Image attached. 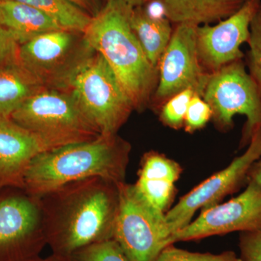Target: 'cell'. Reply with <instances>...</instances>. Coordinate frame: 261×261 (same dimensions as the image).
I'll list each match as a JSON object with an SVG mask.
<instances>
[{
	"label": "cell",
	"instance_id": "obj_5",
	"mask_svg": "<svg viewBox=\"0 0 261 261\" xmlns=\"http://www.w3.org/2000/svg\"><path fill=\"white\" fill-rule=\"evenodd\" d=\"M11 120L55 148L92 140L101 135L66 89H41L15 111Z\"/></svg>",
	"mask_w": 261,
	"mask_h": 261
},
{
	"label": "cell",
	"instance_id": "obj_2",
	"mask_svg": "<svg viewBox=\"0 0 261 261\" xmlns=\"http://www.w3.org/2000/svg\"><path fill=\"white\" fill-rule=\"evenodd\" d=\"M130 146L116 135L62 146L38 154L24 174L23 189L39 197L86 178L125 182Z\"/></svg>",
	"mask_w": 261,
	"mask_h": 261
},
{
	"label": "cell",
	"instance_id": "obj_12",
	"mask_svg": "<svg viewBox=\"0 0 261 261\" xmlns=\"http://www.w3.org/2000/svg\"><path fill=\"white\" fill-rule=\"evenodd\" d=\"M260 159L261 128L252 137L248 148L242 155L233 159L227 167L215 173L184 196L166 214V222L172 235L190 224L199 209L216 205L225 196L238 190L248 178L252 165Z\"/></svg>",
	"mask_w": 261,
	"mask_h": 261
},
{
	"label": "cell",
	"instance_id": "obj_30",
	"mask_svg": "<svg viewBox=\"0 0 261 261\" xmlns=\"http://www.w3.org/2000/svg\"><path fill=\"white\" fill-rule=\"evenodd\" d=\"M32 261H73L70 257L62 256V255L51 254V255L47 257H39L36 260Z\"/></svg>",
	"mask_w": 261,
	"mask_h": 261
},
{
	"label": "cell",
	"instance_id": "obj_17",
	"mask_svg": "<svg viewBox=\"0 0 261 261\" xmlns=\"http://www.w3.org/2000/svg\"><path fill=\"white\" fill-rule=\"evenodd\" d=\"M0 24L19 45L46 33L65 29L44 12L15 0L0 2Z\"/></svg>",
	"mask_w": 261,
	"mask_h": 261
},
{
	"label": "cell",
	"instance_id": "obj_3",
	"mask_svg": "<svg viewBox=\"0 0 261 261\" xmlns=\"http://www.w3.org/2000/svg\"><path fill=\"white\" fill-rule=\"evenodd\" d=\"M132 9L123 0H110L92 17L83 34L89 47L112 68L135 110H142L149 102L159 72L132 30Z\"/></svg>",
	"mask_w": 261,
	"mask_h": 261
},
{
	"label": "cell",
	"instance_id": "obj_11",
	"mask_svg": "<svg viewBox=\"0 0 261 261\" xmlns=\"http://www.w3.org/2000/svg\"><path fill=\"white\" fill-rule=\"evenodd\" d=\"M261 231V185L249 179L246 190L223 204L202 209L200 216L173 233L169 245L235 231Z\"/></svg>",
	"mask_w": 261,
	"mask_h": 261
},
{
	"label": "cell",
	"instance_id": "obj_8",
	"mask_svg": "<svg viewBox=\"0 0 261 261\" xmlns=\"http://www.w3.org/2000/svg\"><path fill=\"white\" fill-rule=\"evenodd\" d=\"M47 245L39 197L23 189H0V261H32Z\"/></svg>",
	"mask_w": 261,
	"mask_h": 261
},
{
	"label": "cell",
	"instance_id": "obj_26",
	"mask_svg": "<svg viewBox=\"0 0 261 261\" xmlns=\"http://www.w3.org/2000/svg\"><path fill=\"white\" fill-rule=\"evenodd\" d=\"M239 247L241 261H261V231L241 232Z\"/></svg>",
	"mask_w": 261,
	"mask_h": 261
},
{
	"label": "cell",
	"instance_id": "obj_4",
	"mask_svg": "<svg viewBox=\"0 0 261 261\" xmlns=\"http://www.w3.org/2000/svg\"><path fill=\"white\" fill-rule=\"evenodd\" d=\"M65 89L99 135H116L135 110L112 68L95 51L75 70Z\"/></svg>",
	"mask_w": 261,
	"mask_h": 261
},
{
	"label": "cell",
	"instance_id": "obj_9",
	"mask_svg": "<svg viewBox=\"0 0 261 261\" xmlns=\"http://www.w3.org/2000/svg\"><path fill=\"white\" fill-rule=\"evenodd\" d=\"M93 51L83 33L60 29L20 45L18 61L46 88L65 89L75 70Z\"/></svg>",
	"mask_w": 261,
	"mask_h": 261
},
{
	"label": "cell",
	"instance_id": "obj_7",
	"mask_svg": "<svg viewBox=\"0 0 261 261\" xmlns=\"http://www.w3.org/2000/svg\"><path fill=\"white\" fill-rule=\"evenodd\" d=\"M202 97L212 110L215 123L227 130L237 114L246 116L242 144L250 143L261 128V91L242 60L211 73Z\"/></svg>",
	"mask_w": 261,
	"mask_h": 261
},
{
	"label": "cell",
	"instance_id": "obj_20",
	"mask_svg": "<svg viewBox=\"0 0 261 261\" xmlns=\"http://www.w3.org/2000/svg\"><path fill=\"white\" fill-rule=\"evenodd\" d=\"M49 15L62 28L83 33L92 16L69 0H15Z\"/></svg>",
	"mask_w": 261,
	"mask_h": 261
},
{
	"label": "cell",
	"instance_id": "obj_25",
	"mask_svg": "<svg viewBox=\"0 0 261 261\" xmlns=\"http://www.w3.org/2000/svg\"><path fill=\"white\" fill-rule=\"evenodd\" d=\"M212 110L209 105L200 95L195 94L192 98L187 108L184 125L185 130L188 133H193L203 128L212 118Z\"/></svg>",
	"mask_w": 261,
	"mask_h": 261
},
{
	"label": "cell",
	"instance_id": "obj_18",
	"mask_svg": "<svg viewBox=\"0 0 261 261\" xmlns=\"http://www.w3.org/2000/svg\"><path fill=\"white\" fill-rule=\"evenodd\" d=\"M44 88L18 61L0 67V121L11 119L28 98Z\"/></svg>",
	"mask_w": 261,
	"mask_h": 261
},
{
	"label": "cell",
	"instance_id": "obj_6",
	"mask_svg": "<svg viewBox=\"0 0 261 261\" xmlns=\"http://www.w3.org/2000/svg\"><path fill=\"white\" fill-rule=\"evenodd\" d=\"M119 203L113 240L130 261H154L172 233L166 214L147 202L135 185L118 184Z\"/></svg>",
	"mask_w": 261,
	"mask_h": 261
},
{
	"label": "cell",
	"instance_id": "obj_31",
	"mask_svg": "<svg viewBox=\"0 0 261 261\" xmlns=\"http://www.w3.org/2000/svg\"><path fill=\"white\" fill-rule=\"evenodd\" d=\"M123 1L134 8H137V7L144 6L151 0H123Z\"/></svg>",
	"mask_w": 261,
	"mask_h": 261
},
{
	"label": "cell",
	"instance_id": "obj_29",
	"mask_svg": "<svg viewBox=\"0 0 261 261\" xmlns=\"http://www.w3.org/2000/svg\"><path fill=\"white\" fill-rule=\"evenodd\" d=\"M248 178L261 185V159L252 165L249 171Z\"/></svg>",
	"mask_w": 261,
	"mask_h": 261
},
{
	"label": "cell",
	"instance_id": "obj_13",
	"mask_svg": "<svg viewBox=\"0 0 261 261\" xmlns=\"http://www.w3.org/2000/svg\"><path fill=\"white\" fill-rule=\"evenodd\" d=\"M260 0H248L234 14L215 25H198L196 32L197 55L205 72L214 73L244 55L242 44L248 42L252 18Z\"/></svg>",
	"mask_w": 261,
	"mask_h": 261
},
{
	"label": "cell",
	"instance_id": "obj_28",
	"mask_svg": "<svg viewBox=\"0 0 261 261\" xmlns=\"http://www.w3.org/2000/svg\"><path fill=\"white\" fill-rule=\"evenodd\" d=\"M81 9L87 12L90 16L94 17L100 11L103 6L100 0H69Z\"/></svg>",
	"mask_w": 261,
	"mask_h": 261
},
{
	"label": "cell",
	"instance_id": "obj_19",
	"mask_svg": "<svg viewBox=\"0 0 261 261\" xmlns=\"http://www.w3.org/2000/svg\"><path fill=\"white\" fill-rule=\"evenodd\" d=\"M130 23L147 59L158 69L161 57L172 36L171 22L166 18L149 16L143 6H141L132 9Z\"/></svg>",
	"mask_w": 261,
	"mask_h": 261
},
{
	"label": "cell",
	"instance_id": "obj_32",
	"mask_svg": "<svg viewBox=\"0 0 261 261\" xmlns=\"http://www.w3.org/2000/svg\"><path fill=\"white\" fill-rule=\"evenodd\" d=\"M108 1H110V0H105V2H106V3H107V2Z\"/></svg>",
	"mask_w": 261,
	"mask_h": 261
},
{
	"label": "cell",
	"instance_id": "obj_16",
	"mask_svg": "<svg viewBox=\"0 0 261 261\" xmlns=\"http://www.w3.org/2000/svg\"><path fill=\"white\" fill-rule=\"evenodd\" d=\"M171 23L209 25L238 11L248 0H155Z\"/></svg>",
	"mask_w": 261,
	"mask_h": 261
},
{
	"label": "cell",
	"instance_id": "obj_24",
	"mask_svg": "<svg viewBox=\"0 0 261 261\" xmlns=\"http://www.w3.org/2000/svg\"><path fill=\"white\" fill-rule=\"evenodd\" d=\"M247 43L250 46L247 57L250 74L261 91V5L250 23Z\"/></svg>",
	"mask_w": 261,
	"mask_h": 261
},
{
	"label": "cell",
	"instance_id": "obj_1",
	"mask_svg": "<svg viewBox=\"0 0 261 261\" xmlns=\"http://www.w3.org/2000/svg\"><path fill=\"white\" fill-rule=\"evenodd\" d=\"M39 200L53 254L70 257L84 247L113 239L118 184L86 178L48 192Z\"/></svg>",
	"mask_w": 261,
	"mask_h": 261
},
{
	"label": "cell",
	"instance_id": "obj_22",
	"mask_svg": "<svg viewBox=\"0 0 261 261\" xmlns=\"http://www.w3.org/2000/svg\"><path fill=\"white\" fill-rule=\"evenodd\" d=\"M70 257L73 261H130L113 239L84 247Z\"/></svg>",
	"mask_w": 261,
	"mask_h": 261
},
{
	"label": "cell",
	"instance_id": "obj_14",
	"mask_svg": "<svg viewBox=\"0 0 261 261\" xmlns=\"http://www.w3.org/2000/svg\"><path fill=\"white\" fill-rule=\"evenodd\" d=\"M53 149L47 141L11 119L0 121V189H23L24 174L32 160Z\"/></svg>",
	"mask_w": 261,
	"mask_h": 261
},
{
	"label": "cell",
	"instance_id": "obj_15",
	"mask_svg": "<svg viewBox=\"0 0 261 261\" xmlns=\"http://www.w3.org/2000/svg\"><path fill=\"white\" fill-rule=\"evenodd\" d=\"M181 173L178 163L151 151L142 158L138 180L135 185L151 205L164 213L173 202L176 193L175 183Z\"/></svg>",
	"mask_w": 261,
	"mask_h": 261
},
{
	"label": "cell",
	"instance_id": "obj_27",
	"mask_svg": "<svg viewBox=\"0 0 261 261\" xmlns=\"http://www.w3.org/2000/svg\"><path fill=\"white\" fill-rule=\"evenodd\" d=\"M20 45L0 24V67L18 61Z\"/></svg>",
	"mask_w": 261,
	"mask_h": 261
},
{
	"label": "cell",
	"instance_id": "obj_23",
	"mask_svg": "<svg viewBox=\"0 0 261 261\" xmlns=\"http://www.w3.org/2000/svg\"><path fill=\"white\" fill-rule=\"evenodd\" d=\"M154 261H241L234 252L228 250L219 254L190 252L168 245Z\"/></svg>",
	"mask_w": 261,
	"mask_h": 261
},
{
	"label": "cell",
	"instance_id": "obj_10",
	"mask_svg": "<svg viewBox=\"0 0 261 261\" xmlns=\"http://www.w3.org/2000/svg\"><path fill=\"white\" fill-rule=\"evenodd\" d=\"M176 25L158 68L159 84L154 96L158 104H164L187 89H193L202 97L210 75L200 65L197 55L196 32L198 25Z\"/></svg>",
	"mask_w": 261,
	"mask_h": 261
},
{
	"label": "cell",
	"instance_id": "obj_21",
	"mask_svg": "<svg viewBox=\"0 0 261 261\" xmlns=\"http://www.w3.org/2000/svg\"><path fill=\"white\" fill-rule=\"evenodd\" d=\"M193 89H187L174 94L163 104L160 113L161 121L170 128L178 129L185 125V116L189 104L194 95Z\"/></svg>",
	"mask_w": 261,
	"mask_h": 261
},
{
	"label": "cell",
	"instance_id": "obj_33",
	"mask_svg": "<svg viewBox=\"0 0 261 261\" xmlns=\"http://www.w3.org/2000/svg\"><path fill=\"white\" fill-rule=\"evenodd\" d=\"M3 1V0H0V2Z\"/></svg>",
	"mask_w": 261,
	"mask_h": 261
}]
</instances>
